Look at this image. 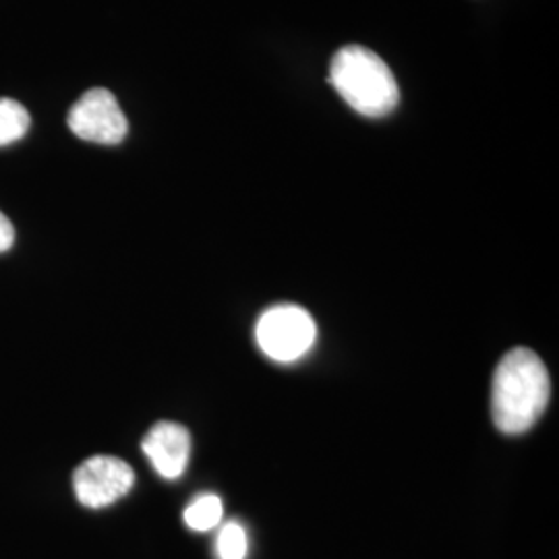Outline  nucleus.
Returning a JSON list of instances; mask_svg holds the SVG:
<instances>
[{
	"label": "nucleus",
	"instance_id": "3",
	"mask_svg": "<svg viewBox=\"0 0 559 559\" xmlns=\"http://www.w3.org/2000/svg\"><path fill=\"white\" fill-rule=\"evenodd\" d=\"M255 340L265 357L278 362H295L313 348L318 325L307 309L282 302L261 316L255 325Z\"/></svg>",
	"mask_w": 559,
	"mask_h": 559
},
{
	"label": "nucleus",
	"instance_id": "1",
	"mask_svg": "<svg viewBox=\"0 0 559 559\" xmlns=\"http://www.w3.org/2000/svg\"><path fill=\"white\" fill-rule=\"evenodd\" d=\"M551 380L545 362L531 348H512L500 360L491 388V417L501 433L520 436L545 413Z\"/></svg>",
	"mask_w": 559,
	"mask_h": 559
},
{
	"label": "nucleus",
	"instance_id": "4",
	"mask_svg": "<svg viewBox=\"0 0 559 559\" xmlns=\"http://www.w3.org/2000/svg\"><path fill=\"white\" fill-rule=\"evenodd\" d=\"M67 124L80 140L100 145H119L129 133V122L112 92L94 87L69 110Z\"/></svg>",
	"mask_w": 559,
	"mask_h": 559
},
{
	"label": "nucleus",
	"instance_id": "7",
	"mask_svg": "<svg viewBox=\"0 0 559 559\" xmlns=\"http://www.w3.org/2000/svg\"><path fill=\"white\" fill-rule=\"evenodd\" d=\"M222 516H224V506L221 498L214 493H203L200 498H195L182 514L185 524L195 533L216 528L222 522Z\"/></svg>",
	"mask_w": 559,
	"mask_h": 559
},
{
	"label": "nucleus",
	"instance_id": "10",
	"mask_svg": "<svg viewBox=\"0 0 559 559\" xmlns=\"http://www.w3.org/2000/svg\"><path fill=\"white\" fill-rule=\"evenodd\" d=\"M15 242V228L11 221L0 212V253L9 251Z\"/></svg>",
	"mask_w": 559,
	"mask_h": 559
},
{
	"label": "nucleus",
	"instance_id": "8",
	"mask_svg": "<svg viewBox=\"0 0 559 559\" xmlns=\"http://www.w3.org/2000/svg\"><path fill=\"white\" fill-rule=\"evenodd\" d=\"M29 124L32 119L23 104L11 98H0V147L23 140L29 131Z\"/></svg>",
	"mask_w": 559,
	"mask_h": 559
},
{
	"label": "nucleus",
	"instance_id": "9",
	"mask_svg": "<svg viewBox=\"0 0 559 559\" xmlns=\"http://www.w3.org/2000/svg\"><path fill=\"white\" fill-rule=\"evenodd\" d=\"M247 549H249V540H247L245 526L237 520L224 522L221 533H218V540H216L218 559H245Z\"/></svg>",
	"mask_w": 559,
	"mask_h": 559
},
{
	"label": "nucleus",
	"instance_id": "2",
	"mask_svg": "<svg viewBox=\"0 0 559 559\" xmlns=\"http://www.w3.org/2000/svg\"><path fill=\"white\" fill-rule=\"evenodd\" d=\"M330 83L362 117L380 119L400 102L399 83L390 67L365 46H344L330 64Z\"/></svg>",
	"mask_w": 559,
	"mask_h": 559
},
{
	"label": "nucleus",
	"instance_id": "5",
	"mask_svg": "<svg viewBox=\"0 0 559 559\" xmlns=\"http://www.w3.org/2000/svg\"><path fill=\"white\" fill-rule=\"evenodd\" d=\"M135 485V473L124 460L94 456L78 466L73 489L81 506L98 510L124 498Z\"/></svg>",
	"mask_w": 559,
	"mask_h": 559
},
{
	"label": "nucleus",
	"instance_id": "6",
	"mask_svg": "<svg viewBox=\"0 0 559 559\" xmlns=\"http://www.w3.org/2000/svg\"><path fill=\"white\" fill-rule=\"evenodd\" d=\"M141 448L160 477L175 480L189 464L191 436L179 423L162 420L147 431Z\"/></svg>",
	"mask_w": 559,
	"mask_h": 559
}]
</instances>
